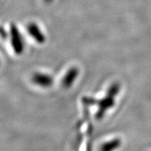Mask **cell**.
<instances>
[{"instance_id":"obj_7","label":"cell","mask_w":151,"mask_h":151,"mask_svg":"<svg viewBox=\"0 0 151 151\" xmlns=\"http://www.w3.org/2000/svg\"><path fill=\"white\" fill-rule=\"evenodd\" d=\"M120 91V85L114 83L111 86V88L109 89L108 95L111 96V97H114Z\"/></svg>"},{"instance_id":"obj_4","label":"cell","mask_w":151,"mask_h":151,"mask_svg":"<svg viewBox=\"0 0 151 151\" xmlns=\"http://www.w3.org/2000/svg\"><path fill=\"white\" fill-rule=\"evenodd\" d=\"M113 104H114V98L111 96L108 95L107 97L100 100L99 101V108L97 113V118H101L105 111L110 109L111 107H112Z\"/></svg>"},{"instance_id":"obj_2","label":"cell","mask_w":151,"mask_h":151,"mask_svg":"<svg viewBox=\"0 0 151 151\" xmlns=\"http://www.w3.org/2000/svg\"><path fill=\"white\" fill-rule=\"evenodd\" d=\"M32 82L37 86L42 87V88H48L52 86L53 83V79L50 76L44 73H37L33 75L32 78Z\"/></svg>"},{"instance_id":"obj_1","label":"cell","mask_w":151,"mask_h":151,"mask_svg":"<svg viewBox=\"0 0 151 151\" xmlns=\"http://www.w3.org/2000/svg\"><path fill=\"white\" fill-rule=\"evenodd\" d=\"M11 43L14 52L16 54H21L24 50V43L18 27L12 24L10 27Z\"/></svg>"},{"instance_id":"obj_8","label":"cell","mask_w":151,"mask_h":151,"mask_svg":"<svg viewBox=\"0 0 151 151\" xmlns=\"http://www.w3.org/2000/svg\"><path fill=\"white\" fill-rule=\"evenodd\" d=\"M44 1L47 3H49V2H50V1H52V0H44Z\"/></svg>"},{"instance_id":"obj_6","label":"cell","mask_w":151,"mask_h":151,"mask_svg":"<svg viewBox=\"0 0 151 151\" xmlns=\"http://www.w3.org/2000/svg\"><path fill=\"white\" fill-rule=\"evenodd\" d=\"M120 143H121V141L119 139H113L112 141H109V142L105 143L103 145L102 147H101V150L104 151H109L114 150L118 148V147L120 146Z\"/></svg>"},{"instance_id":"obj_5","label":"cell","mask_w":151,"mask_h":151,"mask_svg":"<svg viewBox=\"0 0 151 151\" xmlns=\"http://www.w3.org/2000/svg\"><path fill=\"white\" fill-rule=\"evenodd\" d=\"M79 71L76 67H72L67 71L63 79H62V85L65 88H69L72 86L74 81L78 76Z\"/></svg>"},{"instance_id":"obj_3","label":"cell","mask_w":151,"mask_h":151,"mask_svg":"<svg viewBox=\"0 0 151 151\" xmlns=\"http://www.w3.org/2000/svg\"><path fill=\"white\" fill-rule=\"evenodd\" d=\"M27 30L29 35L38 43H43L45 42L46 37L37 24L29 23L27 27Z\"/></svg>"}]
</instances>
